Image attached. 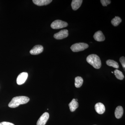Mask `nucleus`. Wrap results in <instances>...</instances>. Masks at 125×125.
<instances>
[{"mask_svg": "<svg viewBox=\"0 0 125 125\" xmlns=\"http://www.w3.org/2000/svg\"><path fill=\"white\" fill-rule=\"evenodd\" d=\"M29 101V98L26 96H17L12 99L8 106L11 108H15L18 107L20 105L27 103Z\"/></svg>", "mask_w": 125, "mask_h": 125, "instance_id": "nucleus-1", "label": "nucleus"}, {"mask_svg": "<svg viewBox=\"0 0 125 125\" xmlns=\"http://www.w3.org/2000/svg\"><path fill=\"white\" fill-rule=\"evenodd\" d=\"M87 61L90 64L96 69H99L102 65L101 60L99 57L96 54H91L87 57Z\"/></svg>", "mask_w": 125, "mask_h": 125, "instance_id": "nucleus-2", "label": "nucleus"}, {"mask_svg": "<svg viewBox=\"0 0 125 125\" xmlns=\"http://www.w3.org/2000/svg\"><path fill=\"white\" fill-rule=\"evenodd\" d=\"M89 45L85 43H78L72 45L71 47L72 51L74 52L82 51L87 49Z\"/></svg>", "mask_w": 125, "mask_h": 125, "instance_id": "nucleus-3", "label": "nucleus"}, {"mask_svg": "<svg viewBox=\"0 0 125 125\" xmlns=\"http://www.w3.org/2000/svg\"><path fill=\"white\" fill-rule=\"evenodd\" d=\"M68 25L66 22L60 20H56L52 22L51 24V27L53 29H58L67 27Z\"/></svg>", "mask_w": 125, "mask_h": 125, "instance_id": "nucleus-4", "label": "nucleus"}, {"mask_svg": "<svg viewBox=\"0 0 125 125\" xmlns=\"http://www.w3.org/2000/svg\"><path fill=\"white\" fill-rule=\"evenodd\" d=\"M69 35L68 31L66 29L62 30L60 32L55 34L54 38L56 39H62L67 37Z\"/></svg>", "mask_w": 125, "mask_h": 125, "instance_id": "nucleus-5", "label": "nucleus"}, {"mask_svg": "<svg viewBox=\"0 0 125 125\" xmlns=\"http://www.w3.org/2000/svg\"><path fill=\"white\" fill-rule=\"evenodd\" d=\"M28 77V73L27 72H22L18 75L16 80V83L18 85H22L24 83Z\"/></svg>", "mask_w": 125, "mask_h": 125, "instance_id": "nucleus-6", "label": "nucleus"}, {"mask_svg": "<svg viewBox=\"0 0 125 125\" xmlns=\"http://www.w3.org/2000/svg\"><path fill=\"white\" fill-rule=\"evenodd\" d=\"M49 117V113L45 112L40 116L38 121L37 125H45Z\"/></svg>", "mask_w": 125, "mask_h": 125, "instance_id": "nucleus-7", "label": "nucleus"}, {"mask_svg": "<svg viewBox=\"0 0 125 125\" xmlns=\"http://www.w3.org/2000/svg\"><path fill=\"white\" fill-rule=\"evenodd\" d=\"M43 48L42 45H37L31 49L30 52L31 55H37L40 54L43 51Z\"/></svg>", "mask_w": 125, "mask_h": 125, "instance_id": "nucleus-8", "label": "nucleus"}, {"mask_svg": "<svg viewBox=\"0 0 125 125\" xmlns=\"http://www.w3.org/2000/svg\"><path fill=\"white\" fill-rule=\"evenodd\" d=\"M95 109L97 113L102 114L105 112V106L101 103H98L95 105Z\"/></svg>", "mask_w": 125, "mask_h": 125, "instance_id": "nucleus-9", "label": "nucleus"}, {"mask_svg": "<svg viewBox=\"0 0 125 125\" xmlns=\"http://www.w3.org/2000/svg\"><path fill=\"white\" fill-rule=\"evenodd\" d=\"M94 38L96 41L99 42H103L105 39V36L101 31L96 32L94 35Z\"/></svg>", "mask_w": 125, "mask_h": 125, "instance_id": "nucleus-10", "label": "nucleus"}, {"mask_svg": "<svg viewBox=\"0 0 125 125\" xmlns=\"http://www.w3.org/2000/svg\"><path fill=\"white\" fill-rule=\"evenodd\" d=\"M35 5L39 6L47 5L52 1V0H33L32 1Z\"/></svg>", "mask_w": 125, "mask_h": 125, "instance_id": "nucleus-11", "label": "nucleus"}, {"mask_svg": "<svg viewBox=\"0 0 125 125\" xmlns=\"http://www.w3.org/2000/svg\"><path fill=\"white\" fill-rule=\"evenodd\" d=\"M82 0H73L71 3L72 9L73 10H76L80 7L82 4Z\"/></svg>", "mask_w": 125, "mask_h": 125, "instance_id": "nucleus-12", "label": "nucleus"}, {"mask_svg": "<svg viewBox=\"0 0 125 125\" xmlns=\"http://www.w3.org/2000/svg\"><path fill=\"white\" fill-rule=\"evenodd\" d=\"M123 114V109L121 106H118L116 108L115 111V116L117 119L122 117Z\"/></svg>", "mask_w": 125, "mask_h": 125, "instance_id": "nucleus-13", "label": "nucleus"}, {"mask_svg": "<svg viewBox=\"0 0 125 125\" xmlns=\"http://www.w3.org/2000/svg\"><path fill=\"white\" fill-rule=\"evenodd\" d=\"M71 112H73L75 111L79 107V103L75 101V99H73L69 105Z\"/></svg>", "mask_w": 125, "mask_h": 125, "instance_id": "nucleus-14", "label": "nucleus"}, {"mask_svg": "<svg viewBox=\"0 0 125 125\" xmlns=\"http://www.w3.org/2000/svg\"><path fill=\"white\" fill-rule=\"evenodd\" d=\"M83 80L80 76H77L75 79V85L77 88H79L83 85Z\"/></svg>", "mask_w": 125, "mask_h": 125, "instance_id": "nucleus-15", "label": "nucleus"}, {"mask_svg": "<svg viewBox=\"0 0 125 125\" xmlns=\"http://www.w3.org/2000/svg\"><path fill=\"white\" fill-rule=\"evenodd\" d=\"M106 63L109 66H112L116 69H118L119 68V65L118 62L113 60H108L106 62Z\"/></svg>", "mask_w": 125, "mask_h": 125, "instance_id": "nucleus-16", "label": "nucleus"}, {"mask_svg": "<svg viewBox=\"0 0 125 125\" xmlns=\"http://www.w3.org/2000/svg\"><path fill=\"white\" fill-rule=\"evenodd\" d=\"M114 73L116 77L120 80H122L125 78L123 73L119 70L117 69L115 70L114 71Z\"/></svg>", "mask_w": 125, "mask_h": 125, "instance_id": "nucleus-17", "label": "nucleus"}, {"mask_svg": "<svg viewBox=\"0 0 125 125\" xmlns=\"http://www.w3.org/2000/svg\"><path fill=\"white\" fill-rule=\"evenodd\" d=\"M121 22L122 20L118 16H115L114 19L112 20L111 23L115 27H116L118 26Z\"/></svg>", "mask_w": 125, "mask_h": 125, "instance_id": "nucleus-18", "label": "nucleus"}, {"mask_svg": "<svg viewBox=\"0 0 125 125\" xmlns=\"http://www.w3.org/2000/svg\"><path fill=\"white\" fill-rule=\"evenodd\" d=\"M101 2L103 6H106L111 3V1L109 0H101Z\"/></svg>", "mask_w": 125, "mask_h": 125, "instance_id": "nucleus-19", "label": "nucleus"}, {"mask_svg": "<svg viewBox=\"0 0 125 125\" xmlns=\"http://www.w3.org/2000/svg\"><path fill=\"white\" fill-rule=\"evenodd\" d=\"M120 61L124 69L125 68V57L122 56L120 59Z\"/></svg>", "mask_w": 125, "mask_h": 125, "instance_id": "nucleus-20", "label": "nucleus"}, {"mask_svg": "<svg viewBox=\"0 0 125 125\" xmlns=\"http://www.w3.org/2000/svg\"><path fill=\"white\" fill-rule=\"evenodd\" d=\"M0 125H15L13 123L7 122H3L0 123Z\"/></svg>", "mask_w": 125, "mask_h": 125, "instance_id": "nucleus-21", "label": "nucleus"}, {"mask_svg": "<svg viewBox=\"0 0 125 125\" xmlns=\"http://www.w3.org/2000/svg\"><path fill=\"white\" fill-rule=\"evenodd\" d=\"M75 101H76V102H78V99H75Z\"/></svg>", "mask_w": 125, "mask_h": 125, "instance_id": "nucleus-22", "label": "nucleus"}, {"mask_svg": "<svg viewBox=\"0 0 125 125\" xmlns=\"http://www.w3.org/2000/svg\"><path fill=\"white\" fill-rule=\"evenodd\" d=\"M112 73H113V72H112Z\"/></svg>", "mask_w": 125, "mask_h": 125, "instance_id": "nucleus-23", "label": "nucleus"}]
</instances>
